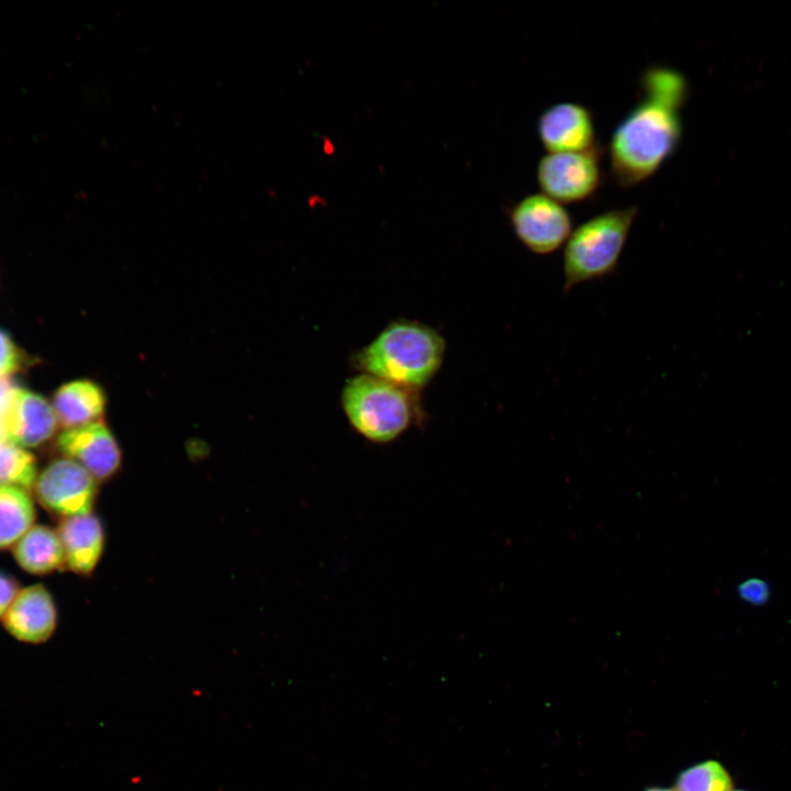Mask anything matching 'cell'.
Listing matches in <instances>:
<instances>
[{
  "mask_svg": "<svg viewBox=\"0 0 791 791\" xmlns=\"http://www.w3.org/2000/svg\"><path fill=\"white\" fill-rule=\"evenodd\" d=\"M682 133L679 109L644 96L610 142L612 175L621 187L651 176L673 153Z\"/></svg>",
  "mask_w": 791,
  "mask_h": 791,
  "instance_id": "cell-1",
  "label": "cell"
},
{
  "mask_svg": "<svg viewBox=\"0 0 791 791\" xmlns=\"http://www.w3.org/2000/svg\"><path fill=\"white\" fill-rule=\"evenodd\" d=\"M445 342L432 327L414 321L388 324L354 357L363 374L410 391L423 388L439 370Z\"/></svg>",
  "mask_w": 791,
  "mask_h": 791,
  "instance_id": "cell-2",
  "label": "cell"
},
{
  "mask_svg": "<svg viewBox=\"0 0 791 791\" xmlns=\"http://www.w3.org/2000/svg\"><path fill=\"white\" fill-rule=\"evenodd\" d=\"M637 205L600 213L576 227L562 256L565 293L616 271Z\"/></svg>",
  "mask_w": 791,
  "mask_h": 791,
  "instance_id": "cell-3",
  "label": "cell"
},
{
  "mask_svg": "<svg viewBox=\"0 0 791 791\" xmlns=\"http://www.w3.org/2000/svg\"><path fill=\"white\" fill-rule=\"evenodd\" d=\"M412 394L390 381L360 374L344 385L342 406L359 435L376 444H388L408 431L416 417Z\"/></svg>",
  "mask_w": 791,
  "mask_h": 791,
  "instance_id": "cell-4",
  "label": "cell"
},
{
  "mask_svg": "<svg viewBox=\"0 0 791 791\" xmlns=\"http://www.w3.org/2000/svg\"><path fill=\"white\" fill-rule=\"evenodd\" d=\"M509 219L517 239L535 255L555 253L572 232L569 213L544 193L528 194L517 201L510 208Z\"/></svg>",
  "mask_w": 791,
  "mask_h": 791,
  "instance_id": "cell-5",
  "label": "cell"
},
{
  "mask_svg": "<svg viewBox=\"0 0 791 791\" xmlns=\"http://www.w3.org/2000/svg\"><path fill=\"white\" fill-rule=\"evenodd\" d=\"M98 481L69 458L52 461L35 480V493L47 510L65 517L91 513Z\"/></svg>",
  "mask_w": 791,
  "mask_h": 791,
  "instance_id": "cell-6",
  "label": "cell"
},
{
  "mask_svg": "<svg viewBox=\"0 0 791 791\" xmlns=\"http://www.w3.org/2000/svg\"><path fill=\"white\" fill-rule=\"evenodd\" d=\"M600 178L595 148L578 153H548L537 166L539 188L559 203L588 198L598 188Z\"/></svg>",
  "mask_w": 791,
  "mask_h": 791,
  "instance_id": "cell-7",
  "label": "cell"
},
{
  "mask_svg": "<svg viewBox=\"0 0 791 791\" xmlns=\"http://www.w3.org/2000/svg\"><path fill=\"white\" fill-rule=\"evenodd\" d=\"M58 450L78 463L97 481L112 478L121 468V447L102 422L67 428L56 441Z\"/></svg>",
  "mask_w": 791,
  "mask_h": 791,
  "instance_id": "cell-8",
  "label": "cell"
},
{
  "mask_svg": "<svg viewBox=\"0 0 791 791\" xmlns=\"http://www.w3.org/2000/svg\"><path fill=\"white\" fill-rule=\"evenodd\" d=\"M3 442L18 447H37L56 432L54 409L40 394L19 388L0 419Z\"/></svg>",
  "mask_w": 791,
  "mask_h": 791,
  "instance_id": "cell-9",
  "label": "cell"
},
{
  "mask_svg": "<svg viewBox=\"0 0 791 791\" xmlns=\"http://www.w3.org/2000/svg\"><path fill=\"white\" fill-rule=\"evenodd\" d=\"M537 130L548 153H578L595 148L592 116L581 104L561 102L549 107L539 115Z\"/></svg>",
  "mask_w": 791,
  "mask_h": 791,
  "instance_id": "cell-10",
  "label": "cell"
},
{
  "mask_svg": "<svg viewBox=\"0 0 791 791\" xmlns=\"http://www.w3.org/2000/svg\"><path fill=\"white\" fill-rule=\"evenodd\" d=\"M56 609L48 591L41 584L19 591L4 614V626L18 639L45 642L56 627Z\"/></svg>",
  "mask_w": 791,
  "mask_h": 791,
  "instance_id": "cell-11",
  "label": "cell"
},
{
  "mask_svg": "<svg viewBox=\"0 0 791 791\" xmlns=\"http://www.w3.org/2000/svg\"><path fill=\"white\" fill-rule=\"evenodd\" d=\"M65 564L79 575H90L104 548V530L93 514L65 517L58 527Z\"/></svg>",
  "mask_w": 791,
  "mask_h": 791,
  "instance_id": "cell-12",
  "label": "cell"
},
{
  "mask_svg": "<svg viewBox=\"0 0 791 791\" xmlns=\"http://www.w3.org/2000/svg\"><path fill=\"white\" fill-rule=\"evenodd\" d=\"M105 408L103 388L89 379L69 381L54 393L53 409L58 423L67 428L101 422Z\"/></svg>",
  "mask_w": 791,
  "mask_h": 791,
  "instance_id": "cell-13",
  "label": "cell"
},
{
  "mask_svg": "<svg viewBox=\"0 0 791 791\" xmlns=\"http://www.w3.org/2000/svg\"><path fill=\"white\" fill-rule=\"evenodd\" d=\"M20 566L32 573H47L65 564L64 548L58 536L47 526L30 528L14 547Z\"/></svg>",
  "mask_w": 791,
  "mask_h": 791,
  "instance_id": "cell-14",
  "label": "cell"
},
{
  "mask_svg": "<svg viewBox=\"0 0 791 791\" xmlns=\"http://www.w3.org/2000/svg\"><path fill=\"white\" fill-rule=\"evenodd\" d=\"M34 506L21 488L0 486V549L19 541L32 526Z\"/></svg>",
  "mask_w": 791,
  "mask_h": 791,
  "instance_id": "cell-15",
  "label": "cell"
},
{
  "mask_svg": "<svg viewBox=\"0 0 791 791\" xmlns=\"http://www.w3.org/2000/svg\"><path fill=\"white\" fill-rule=\"evenodd\" d=\"M642 88L644 96L680 109L687 97V81L675 69L668 67H650L643 74Z\"/></svg>",
  "mask_w": 791,
  "mask_h": 791,
  "instance_id": "cell-16",
  "label": "cell"
},
{
  "mask_svg": "<svg viewBox=\"0 0 791 791\" xmlns=\"http://www.w3.org/2000/svg\"><path fill=\"white\" fill-rule=\"evenodd\" d=\"M36 480L34 456L12 444L0 443V486L31 489Z\"/></svg>",
  "mask_w": 791,
  "mask_h": 791,
  "instance_id": "cell-17",
  "label": "cell"
},
{
  "mask_svg": "<svg viewBox=\"0 0 791 791\" xmlns=\"http://www.w3.org/2000/svg\"><path fill=\"white\" fill-rule=\"evenodd\" d=\"M729 773L716 760H706L682 771L675 791H732Z\"/></svg>",
  "mask_w": 791,
  "mask_h": 791,
  "instance_id": "cell-18",
  "label": "cell"
},
{
  "mask_svg": "<svg viewBox=\"0 0 791 791\" xmlns=\"http://www.w3.org/2000/svg\"><path fill=\"white\" fill-rule=\"evenodd\" d=\"M23 352L14 344L11 337L0 330V377L9 376L26 364Z\"/></svg>",
  "mask_w": 791,
  "mask_h": 791,
  "instance_id": "cell-19",
  "label": "cell"
},
{
  "mask_svg": "<svg viewBox=\"0 0 791 791\" xmlns=\"http://www.w3.org/2000/svg\"><path fill=\"white\" fill-rule=\"evenodd\" d=\"M736 590L740 600L754 606L765 605L771 595L769 583L759 578H749L742 581Z\"/></svg>",
  "mask_w": 791,
  "mask_h": 791,
  "instance_id": "cell-20",
  "label": "cell"
},
{
  "mask_svg": "<svg viewBox=\"0 0 791 791\" xmlns=\"http://www.w3.org/2000/svg\"><path fill=\"white\" fill-rule=\"evenodd\" d=\"M19 593L16 581L0 572V617L3 616Z\"/></svg>",
  "mask_w": 791,
  "mask_h": 791,
  "instance_id": "cell-21",
  "label": "cell"
},
{
  "mask_svg": "<svg viewBox=\"0 0 791 791\" xmlns=\"http://www.w3.org/2000/svg\"><path fill=\"white\" fill-rule=\"evenodd\" d=\"M18 382L10 376L0 377V419L4 413L14 392L19 389Z\"/></svg>",
  "mask_w": 791,
  "mask_h": 791,
  "instance_id": "cell-22",
  "label": "cell"
},
{
  "mask_svg": "<svg viewBox=\"0 0 791 791\" xmlns=\"http://www.w3.org/2000/svg\"><path fill=\"white\" fill-rule=\"evenodd\" d=\"M645 791H675V790H672V789H667V788H658V787H656V788H649V789H647V790H645Z\"/></svg>",
  "mask_w": 791,
  "mask_h": 791,
  "instance_id": "cell-23",
  "label": "cell"
},
{
  "mask_svg": "<svg viewBox=\"0 0 791 791\" xmlns=\"http://www.w3.org/2000/svg\"><path fill=\"white\" fill-rule=\"evenodd\" d=\"M1 442H3V438H2V431H1V424H0V443Z\"/></svg>",
  "mask_w": 791,
  "mask_h": 791,
  "instance_id": "cell-24",
  "label": "cell"
},
{
  "mask_svg": "<svg viewBox=\"0 0 791 791\" xmlns=\"http://www.w3.org/2000/svg\"><path fill=\"white\" fill-rule=\"evenodd\" d=\"M732 791H746V790H734V789H733Z\"/></svg>",
  "mask_w": 791,
  "mask_h": 791,
  "instance_id": "cell-25",
  "label": "cell"
}]
</instances>
